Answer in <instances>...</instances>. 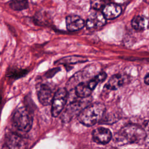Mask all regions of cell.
Wrapping results in <instances>:
<instances>
[{"label": "cell", "instance_id": "15", "mask_svg": "<svg viewBox=\"0 0 149 149\" xmlns=\"http://www.w3.org/2000/svg\"><path fill=\"white\" fill-rule=\"evenodd\" d=\"M107 76V74H106V73L102 72L98 73L95 76H94L91 80H90L88 82L87 84L88 87L92 90H93L95 88V87L97 86L98 84H99L100 83L103 82L106 79Z\"/></svg>", "mask_w": 149, "mask_h": 149}, {"label": "cell", "instance_id": "1", "mask_svg": "<svg viewBox=\"0 0 149 149\" xmlns=\"http://www.w3.org/2000/svg\"><path fill=\"white\" fill-rule=\"evenodd\" d=\"M146 136L145 130L140 126L128 124L122 127L115 135V142L119 146L139 143Z\"/></svg>", "mask_w": 149, "mask_h": 149}, {"label": "cell", "instance_id": "3", "mask_svg": "<svg viewBox=\"0 0 149 149\" xmlns=\"http://www.w3.org/2000/svg\"><path fill=\"white\" fill-rule=\"evenodd\" d=\"M13 122L19 130L27 132L31 128L33 117L29 109L26 107H22L17 108L14 113Z\"/></svg>", "mask_w": 149, "mask_h": 149}, {"label": "cell", "instance_id": "6", "mask_svg": "<svg viewBox=\"0 0 149 149\" xmlns=\"http://www.w3.org/2000/svg\"><path fill=\"white\" fill-rule=\"evenodd\" d=\"M112 137V133L109 129L104 127H97L95 129L92 133L93 141L98 144H107L111 141Z\"/></svg>", "mask_w": 149, "mask_h": 149}, {"label": "cell", "instance_id": "8", "mask_svg": "<svg viewBox=\"0 0 149 149\" xmlns=\"http://www.w3.org/2000/svg\"><path fill=\"white\" fill-rule=\"evenodd\" d=\"M122 9L119 4L111 3L104 6L102 13L106 19L112 20L118 17L121 13Z\"/></svg>", "mask_w": 149, "mask_h": 149}, {"label": "cell", "instance_id": "16", "mask_svg": "<svg viewBox=\"0 0 149 149\" xmlns=\"http://www.w3.org/2000/svg\"><path fill=\"white\" fill-rule=\"evenodd\" d=\"M27 0H11L9 3L10 7L15 10H22L28 7Z\"/></svg>", "mask_w": 149, "mask_h": 149}, {"label": "cell", "instance_id": "17", "mask_svg": "<svg viewBox=\"0 0 149 149\" xmlns=\"http://www.w3.org/2000/svg\"><path fill=\"white\" fill-rule=\"evenodd\" d=\"M84 61H86V59L81 56H69L66 57L60 60V63H76L79 62H83Z\"/></svg>", "mask_w": 149, "mask_h": 149}, {"label": "cell", "instance_id": "5", "mask_svg": "<svg viewBox=\"0 0 149 149\" xmlns=\"http://www.w3.org/2000/svg\"><path fill=\"white\" fill-rule=\"evenodd\" d=\"M106 20L102 12L93 9L88 16L86 21V26L88 29L99 28L106 23Z\"/></svg>", "mask_w": 149, "mask_h": 149}, {"label": "cell", "instance_id": "14", "mask_svg": "<svg viewBox=\"0 0 149 149\" xmlns=\"http://www.w3.org/2000/svg\"><path fill=\"white\" fill-rule=\"evenodd\" d=\"M92 90L85 83H80L77 84L75 88L76 95L80 98H87L91 94Z\"/></svg>", "mask_w": 149, "mask_h": 149}, {"label": "cell", "instance_id": "9", "mask_svg": "<svg viewBox=\"0 0 149 149\" xmlns=\"http://www.w3.org/2000/svg\"><path fill=\"white\" fill-rule=\"evenodd\" d=\"M67 29L70 31H78L84 26V22L82 18L77 15H70L66 18Z\"/></svg>", "mask_w": 149, "mask_h": 149}, {"label": "cell", "instance_id": "20", "mask_svg": "<svg viewBox=\"0 0 149 149\" xmlns=\"http://www.w3.org/2000/svg\"><path fill=\"white\" fill-rule=\"evenodd\" d=\"M114 3H116L117 4H120V3H123L127 1L128 0H113Z\"/></svg>", "mask_w": 149, "mask_h": 149}, {"label": "cell", "instance_id": "4", "mask_svg": "<svg viewBox=\"0 0 149 149\" xmlns=\"http://www.w3.org/2000/svg\"><path fill=\"white\" fill-rule=\"evenodd\" d=\"M68 93L66 88H61L54 94L52 100L51 113L54 117H57L63 111L68 100Z\"/></svg>", "mask_w": 149, "mask_h": 149}, {"label": "cell", "instance_id": "2", "mask_svg": "<svg viewBox=\"0 0 149 149\" xmlns=\"http://www.w3.org/2000/svg\"><path fill=\"white\" fill-rule=\"evenodd\" d=\"M105 110V107L103 104L100 102L92 104L80 111L78 119L85 126H93L102 119Z\"/></svg>", "mask_w": 149, "mask_h": 149}, {"label": "cell", "instance_id": "11", "mask_svg": "<svg viewBox=\"0 0 149 149\" xmlns=\"http://www.w3.org/2000/svg\"><path fill=\"white\" fill-rule=\"evenodd\" d=\"M6 144L8 148H17L22 147L23 144V139L15 133H10L6 136Z\"/></svg>", "mask_w": 149, "mask_h": 149}, {"label": "cell", "instance_id": "12", "mask_svg": "<svg viewBox=\"0 0 149 149\" xmlns=\"http://www.w3.org/2000/svg\"><path fill=\"white\" fill-rule=\"evenodd\" d=\"M123 83L124 79L120 74H114L108 81L105 86V87L109 90H114L121 87L123 85Z\"/></svg>", "mask_w": 149, "mask_h": 149}, {"label": "cell", "instance_id": "7", "mask_svg": "<svg viewBox=\"0 0 149 149\" xmlns=\"http://www.w3.org/2000/svg\"><path fill=\"white\" fill-rule=\"evenodd\" d=\"M37 94L39 101L43 105H49L52 100L54 94L47 85L40 84L37 86Z\"/></svg>", "mask_w": 149, "mask_h": 149}, {"label": "cell", "instance_id": "18", "mask_svg": "<svg viewBox=\"0 0 149 149\" xmlns=\"http://www.w3.org/2000/svg\"><path fill=\"white\" fill-rule=\"evenodd\" d=\"M92 5L93 6V9L98 10L101 6H103V1L102 0H94L92 2Z\"/></svg>", "mask_w": 149, "mask_h": 149}, {"label": "cell", "instance_id": "19", "mask_svg": "<svg viewBox=\"0 0 149 149\" xmlns=\"http://www.w3.org/2000/svg\"><path fill=\"white\" fill-rule=\"evenodd\" d=\"M144 81V83H146V84H147V85L148 84V83H149V74L148 73L146 75Z\"/></svg>", "mask_w": 149, "mask_h": 149}, {"label": "cell", "instance_id": "13", "mask_svg": "<svg viewBox=\"0 0 149 149\" xmlns=\"http://www.w3.org/2000/svg\"><path fill=\"white\" fill-rule=\"evenodd\" d=\"M133 28L137 31H142L148 27V19L144 16H136L132 20Z\"/></svg>", "mask_w": 149, "mask_h": 149}, {"label": "cell", "instance_id": "10", "mask_svg": "<svg viewBox=\"0 0 149 149\" xmlns=\"http://www.w3.org/2000/svg\"><path fill=\"white\" fill-rule=\"evenodd\" d=\"M80 104L77 102H73L69 105V106L65 110L62 115V119L63 122H69L74 116L78 112H80Z\"/></svg>", "mask_w": 149, "mask_h": 149}]
</instances>
